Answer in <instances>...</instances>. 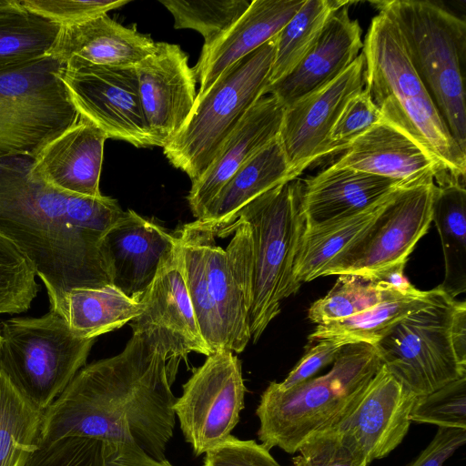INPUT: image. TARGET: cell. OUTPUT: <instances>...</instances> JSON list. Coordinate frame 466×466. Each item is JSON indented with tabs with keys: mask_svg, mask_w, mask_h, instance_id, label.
<instances>
[{
	"mask_svg": "<svg viewBox=\"0 0 466 466\" xmlns=\"http://www.w3.org/2000/svg\"><path fill=\"white\" fill-rule=\"evenodd\" d=\"M178 362L164 332H133L124 350L84 366L44 411L40 441L83 436L134 441L165 459L173 436Z\"/></svg>",
	"mask_w": 466,
	"mask_h": 466,
	"instance_id": "cell-1",
	"label": "cell"
},
{
	"mask_svg": "<svg viewBox=\"0 0 466 466\" xmlns=\"http://www.w3.org/2000/svg\"><path fill=\"white\" fill-rule=\"evenodd\" d=\"M33 161L0 156V235L30 261L50 310L61 315L71 289L111 284L102 242L124 210L109 197H80L49 186L32 173Z\"/></svg>",
	"mask_w": 466,
	"mask_h": 466,
	"instance_id": "cell-2",
	"label": "cell"
},
{
	"mask_svg": "<svg viewBox=\"0 0 466 466\" xmlns=\"http://www.w3.org/2000/svg\"><path fill=\"white\" fill-rule=\"evenodd\" d=\"M234 233L223 249L196 221L174 234L180 265L201 335L210 353L242 352L251 339V237L238 218L221 235Z\"/></svg>",
	"mask_w": 466,
	"mask_h": 466,
	"instance_id": "cell-3",
	"label": "cell"
},
{
	"mask_svg": "<svg viewBox=\"0 0 466 466\" xmlns=\"http://www.w3.org/2000/svg\"><path fill=\"white\" fill-rule=\"evenodd\" d=\"M361 52L364 87L382 121L411 138L444 174L464 175L466 153L452 137L417 75L394 23L380 13L374 16Z\"/></svg>",
	"mask_w": 466,
	"mask_h": 466,
	"instance_id": "cell-4",
	"label": "cell"
},
{
	"mask_svg": "<svg viewBox=\"0 0 466 466\" xmlns=\"http://www.w3.org/2000/svg\"><path fill=\"white\" fill-rule=\"evenodd\" d=\"M381 365L374 346L345 345L330 370L289 390L275 381L260 396L258 438L266 449L295 453L337 422L357 401Z\"/></svg>",
	"mask_w": 466,
	"mask_h": 466,
	"instance_id": "cell-5",
	"label": "cell"
},
{
	"mask_svg": "<svg viewBox=\"0 0 466 466\" xmlns=\"http://www.w3.org/2000/svg\"><path fill=\"white\" fill-rule=\"evenodd\" d=\"M399 29L417 75L466 153L465 20L430 1L371 2Z\"/></svg>",
	"mask_w": 466,
	"mask_h": 466,
	"instance_id": "cell-6",
	"label": "cell"
},
{
	"mask_svg": "<svg viewBox=\"0 0 466 466\" xmlns=\"http://www.w3.org/2000/svg\"><path fill=\"white\" fill-rule=\"evenodd\" d=\"M302 182L297 178L263 193L239 212L251 237L249 329L256 342L279 314L283 299L300 286L293 268L305 220Z\"/></svg>",
	"mask_w": 466,
	"mask_h": 466,
	"instance_id": "cell-7",
	"label": "cell"
},
{
	"mask_svg": "<svg viewBox=\"0 0 466 466\" xmlns=\"http://www.w3.org/2000/svg\"><path fill=\"white\" fill-rule=\"evenodd\" d=\"M276 36L228 66L203 93L177 134L163 147L168 161L195 182L268 85Z\"/></svg>",
	"mask_w": 466,
	"mask_h": 466,
	"instance_id": "cell-8",
	"label": "cell"
},
{
	"mask_svg": "<svg viewBox=\"0 0 466 466\" xmlns=\"http://www.w3.org/2000/svg\"><path fill=\"white\" fill-rule=\"evenodd\" d=\"M0 334V371L42 411L85 366L95 342L75 336L64 317L54 310L39 318L6 319Z\"/></svg>",
	"mask_w": 466,
	"mask_h": 466,
	"instance_id": "cell-9",
	"label": "cell"
},
{
	"mask_svg": "<svg viewBox=\"0 0 466 466\" xmlns=\"http://www.w3.org/2000/svg\"><path fill=\"white\" fill-rule=\"evenodd\" d=\"M64 67L51 56L0 65V156L35 158L78 121L60 76Z\"/></svg>",
	"mask_w": 466,
	"mask_h": 466,
	"instance_id": "cell-10",
	"label": "cell"
},
{
	"mask_svg": "<svg viewBox=\"0 0 466 466\" xmlns=\"http://www.w3.org/2000/svg\"><path fill=\"white\" fill-rule=\"evenodd\" d=\"M457 300L443 292L400 320L375 346L380 360L416 396L466 376L451 337Z\"/></svg>",
	"mask_w": 466,
	"mask_h": 466,
	"instance_id": "cell-11",
	"label": "cell"
},
{
	"mask_svg": "<svg viewBox=\"0 0 466 466\" xmlns=\"http://www.w3.org/2000/svg\"><path fill=\"white\" fill-rule=\"evenodd\" d=\"M245 393L241 363L230 350L207 356L194 370L183 385L182 395L176 400L174 411L196 456L231 435L245 407Z\"/></svg>",
	"mask_w": 466,
	"mask_h": 466,
	"instance_id": "cell-12",
	"label": "cell"
},
{
	"mask_svg": "<svg viewBox=\"0 0 466 466\" xmlns=\"http://www.w3.org/2000/svg\"><path fill=\"white\" fill-rule=\"evenodd\" d=\"M435 183L400 188L370 229L335 258L322 276L370 277L398 263H407L431 224Z\"/></svg>",
	"mask_w": 466,
	"mask_h": 466,
	"instance_id": "cell-13",
	"label": "cell"
},
{
	"mask_svg": "<svg viewBox=\"0 0 466 466\" xmlns=\"http://www.w3.org/2000/svg\"><path fill=\"white\" fill-rule=\"evenodd\" d=\"M60 76L80 116L107 138L137 147H156L143 113L135 66L69 63Z\"/></svg>",
	"mask_w": 466,
	"mask_h": 466,
	"instance_id": "cell-14",
	"label": "cell"
},
{
	"mask_svg": "<svg viewBox=\"0 0 466 466\" xmlns=\"http://www.w3.org/2000/svg\"><path fill=\"white\" fill-rule=\"evenodd\" d=\"M417 397L381 364L354 405L326 431L350 442L369 463L383 459L407 435Z\"/></svg>",
	"mask_w": 466,
	"mask_h": 466,
	"instance_id": "cell-15",
	"label": "cell"
},
{
	"mask_svg": "<svg viewBox=\"0 0 466 466\" xmlns=\"http://www.w3.org/2000/svg\"><path fill=\"white\" fill-rule=\"evenodd\" d=\"M362 52L336 79L285 108L279 139L297 178L327 157L329 136L347 102L365 86Z\"/></svg>",
	"mask_w": 466,
	"mask_h": 466,
	"instance_id": "cell-16",
	"label": "cell"
},
{
	"mask_svg": "<svg viewBox=\"0 0 466 466\" xmlns=\"http://www.w3.org/2000/svg\"><path fill=\"white\" fill-rule=\"evenodd\" d=\"M140 102L156 147H164L187 119L196 96L197 78L181 47L156 43L154 51L139 62Z\"/></svg>",
	"mask_w": 466,
	"mask_h": 466,
	"instance_id": "cell-17",
	"label": "cell"
},
{
	"mask_svg": "<svg viewBox=\"0 0 466 466\" xmlns=\"http://www.w3.org/2000/svg\"><path fill=\"white\" fill-rule=\"evenodd\" d=\"M176 246L175 234L132 209L124 211L102 242L111 284L140 299Z\"/></svg>",
	"mask_w": 466,
	"mask_h": 466,
	"instance_id": "cell-18",
	"label": "cell"
},
{
	"mask_svg": "<svg viewBox=\"0 0 466 466\" xmlns=\"http://www.w3.org/2000/svg\"><path fill=\"white\" fill-rule=\"evenodd\" d=\"M142 313L131 320L133 332L159 330L168 338L175 360H187L194 351L206 356V344L184 279L177 246L161 263L153 281L142 295Z\"/></svg>",
	"mask_w": 466,
	"mask_h": 466,
	"instance_id": "cell-19",
	"label": "cell"
},
{
	"mask_svg": "<svg viewBox=\"0 0 466 466\" xmlns=\"http://www.w3.org/2000/svg\"><path fill=\"white\" fill-rule=\"evenodd\" d=\"M347 5L329 19L319 37L286 76L268 85L265 95L274 96L284 108L327 86L341 75L363 47L362 29L350 17Z\"/></svg>",
	"mask_w": 466,
	"mask_h": 466,
	"instance_id": "cell-20",
	"label": "cell"
},
{
	"mask_svg": "<svg viewBox=\"0 0 466 466\" xmlns=\"http://www.w3.org/2000/svg\"><path fill=\"white\" fill-rule=\"evenodd\" d=\"M331 166L387 177L404 187L444 181L437 163L411 138L384 121L356 138Z\"/></svg>",
	"mask_w": 466,
	"mask_h": 466,
	"instance_id": "cell-21",
	"label": "cell"
},
{
	"mask_svg": "<svg viewBox=\"0 0 466 466\" xmlns=\"http://www.w3.org/2000/svg\"><path fill=\"white\" fill-rule=\"evenodd\" d=\"M285 108L272 96H261L226 139L203 175L192 183L187 201L199 219L223 186L250 157L279 137Z\"/></svg>",
	"mask_w": 466,
	"mask_h": 466,
	"instance_id": "cell-22",
	"label": "cell"
},
{
	"mask_svg": "<svg viewBox=\"0 0 466 466\" xmlns=\"http://www.w3.org/2000/svg\"><path fill=\"white\" fill-rule=\"evenodd\" d=\"M106 134L92 122L78 121L44 147L32 173L49 186L72 195L100 198L99 180Z\"/></svg>",
	"mask_w": 466,
	"mask_h": 466,
	"instance_id": "cell-23",
	"label": "cell"
},
{
	"mask_svg": "<svg viewBox=\"0 0 466 466\" xmlns=\"http://www.w3.org/2000/svg\"><path fill=\"white\" fill-rule=\"evenodd\" d=\"M400 188V183L349 167L329 166L302 182L301 208L305 228L357 215Z\"/></svg>",
	"mask_w": 466,
	"mask_h": 466,
	"instance_id": "cell-24",
	"label": "cell"
},
{
	"mask_svg": "<svg viewBox=\"0 0 466 466\" xmlns=\"http://www.w3.org/2000/svg\"><path fill=\"white\" fill-rule=\"evenodd\" d=\"M306 0H253L246 12L221 35L204 44L193 68L207 90L231 65L275 37Z\"/></svg>",
	"mask_w": 466,
	"mask_h": 466,
	"instance_id": "cell-25",
	"label": "cell"
},
{
	"mask_svg": "<svg viewBox=\"0 0 466 466\" xmlns=\"http://www.w3.org/2000/svg\"><path fill=\"white\" fill-rule=\"evenodd\" d=\"M156 43L135 28L122 25L106 14L61 26L49 52L65 65L136 66L155 49Z\"/></svg>",
	"mask_w": 466,
	"mask_h": 466,
	"instance_id": "cell-26",
	"label": "cell"
},
{
	"mask_svg": "<svg viewBox=\"0 0 466 466\" xmlns=\"http://www.w3.org/2000/svg\"><path fill=\"white\" fill-rule=\"evenodd\" d=\"M292 179L295 177L278 137L234 173L196 222L221 238L248 203Z\"/></svg>",
	"mask_w": 466,
	"mask_h": 466,
	"instance_id": "cell-27",
	"label": "cell"
},
{
	"mask_svg": "<svg viewBox=\"0 0 466 466\" xmlns=\"http://www.w3.org/2000/svg\"><path fill=\"white\" fill-rule=\"evenodd\" d=\"M397 191L352 217L305 228L293 268L295 282L301 286L322 277L327 266L370 229Z\"/></svg>",
	"mask_w": 466,
	"mask_h": 466,
	"instance_id": "cell-28",
	"label": "cell"
},
{
	"mask_svg": "<svg viewBox=\"0 0 466 466\" xmlns=\"http://www.w3.org/2000/svg\"><path fill=\"white\" fill-rule=\"evenodd\" d=\"M143 309L140 299L110 284L71 289L65 297L61 316L75 336L96 339L129 323Z\"/></svg>",
	"mask_w": 466,
	"mask_h": 466,
	"instance_id": "cell-29",
	"label": "cell"
},
{
	"mask_svg": "<svg viewBox=\"0 0 466 466\" xmlns=\"http://www.w3.org/2000/svg\"><path fill=\"white\" fill-rule=\"evenodd\" d=\"M444 291L438 286L429 291L388 299L347 319L316 326L309 336L310 343L321 339L335 340L341 345L366 343L375 346L403 318L434 301Z\"/></svg>",
	"mask_w": 466,
	"mask_h": 466,
	"instance_id": "cell-30",
	"label": "cell"
},
{
	"mask_svg": "<svg viewBox=\"0 0 466 466\" xmlns=\"http://www.w3.org/2000/svg\"><path fill=\"white\" fill-rule=\"evenodd\" d=\"M431 222L440 234L445 266L444 279L439 287L455 299L466 291V189L463 183L451 181L435 186Z\"/></svg>",
	"mask_w": 466,
	"mask_h": 466,
	"instance_id": "cell-31",
	"label": "cell"
},
{
	"mask_svg": "<svg viewBox=\"0 0 466 466\" xmlns=\"http://www.w3.org/2000/svg\"><path fill=\"white\" fill-rule=\"evenodd\" d=\"M61 25L26 9L21 0H0V65L48 56Z\"/></svg>",
	"mask_w": 466,
	"mask_h": 466,
	"instance_id": "cell-32",
	"label": "cell"
},
{
	"mask_svg": "<svg viewBox=\"0 0 466 466\" xmlns=\"http://www.w3.org/2000/svg\"><path fill=\"white\" fill-rule=\"evenodd\" d=\"M353 3L341 0H306L276 35L268 85L289 75L316 43L330 16L339 8Z\"/></svg>",
	"mask_w": 466,
	"mask_h": 466,
	"instance_id": "cell-33",
	"label": "cell"
},
{
	"mask_svg": "<svg viewBox=\"0 0 466 466\" xmlns=\"http://www.w3.org/2000/svg\"><path fill=\"white\" fill-rule=\"evenodd\" d=\"M44 411L0 371V466H22L40 442Z\"/></svg>",
	"mask_w": 466,
	"mask_h": 466,
	"instance_id": "cell-34",
	"label": "cell"
},
{
	"mask_svg": "<svg viewBox=\"0 0 466 466\" xmlns=\"http://www.w3.org/2000/svg\"><path fill=\"white\" fill-rule=\"evenodd\" d=\"M413 294L400 292L367 277L339 275L331 289L311 304L308 310V319L318 325L339 320L362 312L381 301Z\"/></svg>",
	"mask_w": 466,
	"mask_h": 466,
	"instance_id": "cell-35",
	"label": "cell"
},
{
	"mask_svg": "<svg viewBox=\"0 0 466 466\" xmlns=\"http://www.w3.org/2000/svg\"><path fill=\"white\" fill-rule=\"evenodd\" d=\"M173 15L174 27L198 31L209 44L225 33L248 9L246 0H161Z\"/></svg>",
	"mask_w": 466,
	"mask_h": 466,
	"instance_id": "cell-36",
	"label": "cell"
},
{
	"mask_svg": "<svg viewBox=\"0 0 466 466\" xmlns=\"http://www.w3.org/2000/svg\"><path fill=\"white\" fill-rule=\"evenodd\" d=\"M30 261L0 235V314H17L29 309L39 285Z\"/></svg>",
	"mask_w": 466,
	"mask_h": 466,
	"instance_id": "cell-37",
	"label": "cell"
},
{
	"mask_svg": "<svg viewBox=\"0 0 466 466\" xmlns=\"http://www.w3.org/2000/svg\"><path fill=\"white\" fill-rule=\"evenodd\" d=\"M410 420L466 430V376L418 396Z\"/></svg>",
	"mask_w": 466,
	"mask_h": 466,
	"instance_id": "cell-38",
	"label": "cell"
},
{
	"mask_svg": "<svg viewBox=\"0 0 466 466\" xmlns=\"http://www.w3.org/2000/svg\"><path fill=\"white\" fill-rule=\"evenodd\" d=\"M22 466H106L105 442L83 436L40 441Z\"/></svg>",
	"mask_w": 466,
	"mask_h": 466,
	"instance_id": "cell-39",
	"label": "cell"
},
{
	"mask_svg": "<svg viewBox=\"0 0 466 466\" xmlns=\"http://www.w3.org/2000/svg\"><path fill=\"white\" fill-rule=\"evenodd\" d=\"M382 121L381 113L364 87L345 105L329 136L328 156L343 152L359 137Z\"/></svg>",
	"mask_w": 466,
	"mask_h": 466,
	"instance_id": "cell-40",
	"label": "cell"
},
{
	"mask_svg": "<svg viewBox=\"0 0 466 466\" xmlns=\"http://www.w3.org/2000/svg\"><path fill=\"white\" fill-rule=\"evenodd\" d=\"M289 466H368L364 454L332 431L319 432L297 451Z\"/></svg>",
	"mask_w": 466,
	"mask_h": 466,
	"instance_id": "cell-41",
	"label": "cell"
},
{
	"mask_svg": "<svg viewBox=\"0 0 466 466\" xmlns=\"http://www.w3.org/2000/svg\"><path fill=\"white\" fill-rule=\"evenodd\" d=\"M128 0H21L29 11L61 26L74 25L106 14Z\"/></svg>",
	"mask_w": 466,
	"mask_h": 466,
	"instance_id": "cell-42",
	"label": "cell"
},
{
	"mask_svg": "<svg viewBox=\"0 0 466 466\" xmlns=\"http://www.w3.org/2000/svg\"><path fill=\"white\" fill-rule=\"evenodd\" d=\"M202 466H281L269 450L254 440L230 435L205 453Z\"/></svg>",
	"mask_w": 466,
	"mask_h": 466,
	"instance_id": "cell-43",
	"label": "cell"
},
{
	"mask_svg": "<svg viewBox=\"0 0 466 466\" xmlns=\"http://www.w3.org/2000/svg\"><path fill=\"white\" fill-rule=\"evenodd\" d=\"M344 346L331 339H321L311 347L281 382H276L280 390H289L313 377L319 370L333 363Z\"/></svg>",
	"mask_w": 466,
	"mask_h": 466,
	"instance_id": "cell-44",
	"label": "cell"
},
{
	"mask_svg": "<svg viewBox=\"0 0 466 466\" xmlns=\"http://www.w3.org/2000/svg\"><path fill=\"white\" fill-rule=\"evenodd\" d=\"M466 441V430L438 427L428 446L407 466H444V462Z\"/></svg>",
	"mask_w": 466,
	"mask_h": 466,
	"instance_id": "cell-45",
	"label": "cell"
},
{
	"mask_svg": "<svg viewBox=\"0 0 466 466\" xmlns=\"http://www.w3.org/2000/svg\"><path fill=\"white\" fill-rule=\"evenodd\" d=\"M106 466H173L167 460H157L134 441L105 443Z\"/></svg>",
	"mask_w": 466,
	"mask_h": 466,
	"instance_id": "cell-46",
	"label": "cell"
},
{
	"mask_svg": "<svg viewBox=\"0 0 466 466\" xmlns=\"http://www.w3.org/2000/svg\"><path fill=\"white\" fill-rule=\"evenodd\" d=\"M451 337L459 361L466 366V303L458 301L451 323Z\"/></svg>",
	"mask_w": 466,
	"mask_h": 466,
	"instance_id": "cell-47",
	"label": "cell"
},
{
	"mask_svg": "<svg viewBox=\"0 0 466 466\" xmlns=\"http://www.w3.org/2000/svg\"><path fill=\"white\" fill-rule=\"evenodd\" d=\"M0 342H1V334H0Z\"/></svg>",
	"mask_w": 466,
	"mask_h": 466,
	"instance_id": "cell-48",
	"label": "cell"
}]
</instances>
